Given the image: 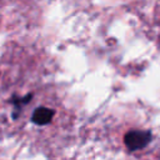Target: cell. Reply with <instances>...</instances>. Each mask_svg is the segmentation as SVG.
I'll return each instance as SVG.
<instances>
[{"label": "cell", "instance_id": "6da1fadb", "mask_svg": "<svg viewBox=\"0 0 160 160\" xmlns=\"http://www.w3.org/2000/svg\"><path fill=\"white\" fill-rule=\"evenodd\" d=\"M152 134L149 130H130L124 136V144L129 151H138L149 145Z\"/></svg>", "mask_w": 160, "mask_h": 160}, {"label": "cell", "instance_id": "3957f363", "mask_svg": "<svg viewBox=\"0 0 160 160\" xmlns=\"http://www.w3.org/2000/svg\"><path fill=\"white\" fill-rule=\"evenodd\" d=\"M31 99H32V94H28V95L24 96V98H16V96H15V98L12 99V104H14L15 108L20 109L22 105H26Z\"/></svg>", "mask_w": 160, "mask_h": 160}, {"label": "cell", "instance_id": "7a4b0ae2", "mask_svg": "<svg viewBox=\"0 0 160 160\" xmlns=\"http://www.w3.org/2000/svg\"><path fill=\"white\" fill-rule=\"evenodd\" d=\"M54 115H55V111L52 109L40 106V108L34 110L32 116H31V121L36 125H46L52 120Z\"/></svg>", "mask_w": 160, "mask_h": 160}]
</instances>
